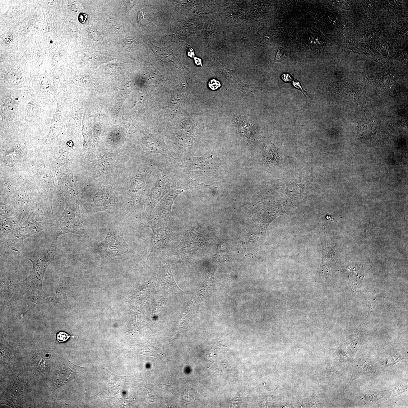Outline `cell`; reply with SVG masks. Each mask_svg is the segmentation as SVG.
<instances>
[{
    "instance_id": "cell-4",
    "label": "cell",
    "mask_w": 408,
    "mask_h": 408,
    "mask_svg": "<svg viewBox=\"0 0 408 408\" xmlns=\"http://www.w3.org/2000/svg\"><path fill=\"white\" fill-rule=\"evenodd\" d=\"M152 230L151 249L147 261L152 263L170 241L172 234L163 225L149 226Z\"/></svg>"
},
{
    "instance_id": "cell-13",
    "label": "cell",
    "mask_w": 408,
    "mask_h": 408,
    "mask_svg": "<svg viewBox=\"0 0 408 408\" xmlns=\"http://www.w3.org/2000/svg\"><path fill=\"white\" fill-rule=\"evenodd\" d=\"M79 19L81 22L84 23L86 21V15L85 14L81 13L79 15Z\"/></svg>"
},
{
    "instance_id": "cell-3",
    "label": "cell",
    "mask_w": 408,
    "mask_h": 408,
    "mask_svg": "<svg viewBox=\"0 0 408 408\" xmlns=\"http://www.w3.org/2000/svg\"><path fill=\"white\" fill-rule=\"evenodd\" d=\"M96 251L109 257H123L132 252L125 240L122 232L113 226H109L104 240L97 246Z\"/></svg>"
},
{
    "instance_id": "cell-5",
    "label": "cell",
    "mask_w": 408,
    "mask_h": 408,
    "mask_svg": "<svg viewBox=\"0 0 408 408\" xmlns=\"http://www.w3.org/2000/svg\"><path fill=\"white\" fill-rule=\"evenodd\" d=\"M67 285L65 279L60 277L58 286L54 293L47 294L45 292L32 300L33 304L37 305L44 304L55 303L64 305L67 304Z\"/></svg>"
},
{
    "instance_id": "cell-8",
    "label": "cell",
    "mask_w": 408,
    "mask_h": 408,
    "mask_svg": "<svg viewBox=\"0 0 408 408\" xmlns=\"http://www.w3.org/2000/svg\"><path fill=\"white\" fill-rule=\"evenodd\" d=\"M70 337L71 336L69 334L63 331L58 332L56 335L57 341L59 342H66Z\"/></svg>"
},
{
    "instance_id": "cell-12",
    "label": "cell",
    "mask_w": 408,
    "mask_h": 408,
    "mask_svg": "<svg viewBox=\"0 0 408 408\" xmlns=\"http://www.w3.org/2000/svg\"><path fill=\"white\" fill-rule=\"evenodd\" d=\"M282 80L285 82H290L292 80V78L288 74H284L282 76Z\"/></svg>"
},
{
    "instance_id": "cell-7",
    "label": "cell",
    "mask_w": 408,
    "mask_h": 408,
    "mask_svg": "<svg viewBox=\"0 0 408 408\" xmlns=\"http://www.w3.org/2000/svg\"><path fill=\"white\" fill-rule=\"evenodd\" d=\"M61 124V114L58 108L51 120L50 131L47 137L48 138H54L58 136L60 133Z\"/></svg>"
},
{
    "instance_id": "cell-9",
    "label": "cell",
    "mask_w": 408,
    "mask_h": 408,
    "mask_svg": "<svg viewBox=\"0 0 408 408\" xmlns=\"http://www.w3.org/2000/svg\"><path fill=\"white\" fill-rule=\"evenodd\" d=\"M285 55L284 49L282 47H280L278 49L276 54L274 61L275 62L280 63L282 62L285 59Z\"/></svg>"
},
{
    "instance_id": "cell-10",
    "label": "cell",
    "mask_w": 408,
    "mask_h": 408,
    "mask_svg": "<svg viewBox=\"0 0 408 408\" xmlns=\"http://www.w3.org/2000/svg\"><path fill=\"white\" fill-rule=\"evenodd\" d=\"M209 87L212 90H217L221 87L220 82L215 79H212L209 81L208 83Z\"/></svg>"
},
{
    "instance_id": "cell-2",
    "label": "cell",
    "mask_w": 408,
    "mask_h": 408,
    "mask_svg": "<svg viewBox=\"0 0 408 408\" xmlns=\"http://www.w3.org/2000/svg\"><path fill=\"white\" fill-rule=\"evenodd\" d=\"M59 235L64 233L76 234L83 237L88 236L82 221L78 202L70 200L59 219Z\"/></svg>"
},
{
    "instance_id": "cell-15",
    "label": "cell",
    "mask_w": 408,
    "mask_h": 408,
    "mask_svg": "<svg viewBox=\"0 0 408 408\" xmlns=\"http://www.w3.org/2000/svg\"><path fill=\"white\" fill-rule=\"evenodd\" d=\"M194 60L195 63L197 66H200H200H202V60L201 59L196 57L194 58Z\"/></svg>"
},
{
    "instance_id": "cell-11",
    "label": "cell",
    "mask_w": 408,
    "mask_h": 408,
    "mask_svg": "<svg viewBox=\"0 0 408 408\" xmlns=\"http://www.w3.org/2000/svg\"><path fill=\"white\" fill-rule=\"evenodd\" d=\"M292 84L293 87H295V88L298 89L299 90H300L301 91H302V92L303 93L304 95L308 96H309V95L308 94L306 91L302 89L299 82L298 81H293L292 82Z\"/></svg>"
},
{
    "instance_id": "cell-1",
    "label": "cell",
    "mask_w": 408,
    "mask_h": 408,
    "mask_svg": "<svg viewBox=\"0 0 408 408\" xmlns=\"http://www.w3.org/2000/svg\"><path fill=\"white\" fill-rule=\"evenodd\" d=\"M56 252V246L52 243L45 249L42 256L36 261L29 259L32 263L33 269L27 278L19 283L21 288L31 297L32 300L43 294L42 284L47 267L53 259Z\"/></svg>"
},
{
    "instance_id": "cell-14",
    "label": "cell",
    "mask_w": 408,
    "mask_h": 408,
    "mask_svg": "<svg viewBox=\"0 0 408 408\" xmlns=\"http://www.w3.org/2000/svg\"><path fill=\"white\" fill-rule=\"evenodd\" d=\"M188 55L191 58H194L195 53L193 49L192 48H189L188 49Z\"/></svg>"
},
{
    "instance_id": "cell-6",
    "label": "cell",
    "mask_w": 408,
    "mask_h": 408,
    "mask_svg": "<svg viewBox=\"0 0 408 408\" xmlns=\"http://www.w3.org/2000/svg\"><path fill=\"white\" fill-rule=\"evenodd\" d=\"M44 229L43 223L35 217L31 215L23 224L16 229L12 235L17 240L23 241L25 239L38 233Z\"/></svg>"
}]
</instances>
